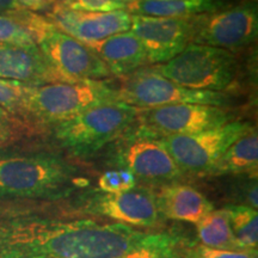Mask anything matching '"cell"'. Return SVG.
Returning a JSON list of instances; mask_svg holds the SVG:
<instances>
[{
  "mask_svg": "<svg viewBox=\"0 0 258 258\" xmlns=\"http://www.w3.org/2000/svg\"><path fill=\"white\" fill-rule=\"evenodd\" d=\"M183 244L169 232L140 231L121 222L16 219L0 225V258H123Z\"/></svg>",
  "mask_w": 258,
  "mask_h": 258,
  "instance_id": "obj_1",
  "label": "cell"
},
{
  "mask_svg": "<svg viewBox=\"0 0 258 258\" xmlns=\"http://www.w3.org/2000/svg\"><path fill=\"white\" fill-rule=\"evenodd\" d=\"M79 167L54 153H0V198L64 199L83 185Z\"/></svg>",
  "mask_w": 258,
  "mask_h": 258,
  "instance_id": "obj_2",
  "label": "cell"
},
{
  "mask_svg": "<svg viewBox=\"0 0 258 258\" xmlns=\"http://www.w3.org/2000/svg\"><path fill=\"white\" fill-rule=\"evenodd\" d=\"M138 112L123 102L108 103L54 124V137L72 156L90 158L127 133Z\"/></svg>",
  "mask_w": 258,
  "mask_h": 258,
  "instance_id": "obj_3",
  "label": "cell"
},
{
  "mask_svg": "<svg viewBox=\"0 0 258 258\" xmlns=\"http://www.w3.org/2000/svg\"><path fill=\"white\" fill-rule=\"evenodd\" d=\"M120 102L118 89L104 80H80L30 86L23 115L44 123H60L89 109Z\"/></svg>",
  "mask_w": 258,
  "mask_h": 258,
  "instance_id": "obj_4",
  "label": "cell"
},
{
  "mask_svg": "<svg viewBox=\"0 0 258 258\" xmlns=\"http://www.w3.org/2000/svg\"><path fill=\"white\" fill-rule=\"evenodd\" d=\"M30 31L44 59L63 83L104 80L111 74L91 48L59 30L47 17L32 12Z\"/></svg>",
  "mask_w": 258,
  "mask_h": 258,
  "instance_id": "obj_5",
  "label": "cell"
},
{
  "mask_svg": "<svg viewBox=\"0 0 258 258\" xmlns=\"http://www.w3.org/2000/svg\"><path fill=\"white\" fill-rule=\"evenodd\" d=\"M238 63L232 51L189 43L182 53L154 70L188 89L222 92L233 84Z\"/></svg>",
  "mask_w": 258,
  "mask_h": 258,
  "instance_id": "obj_6",
  "label": "cell"
},
{
  "mask_svg": "<svg viewBox=\"0 0 258 258\" xmlns=\"http://www.w3.org/2000/svg\"><path fill=\"white\" fill-rule=\"evenodd\" d=\"M120 102L137 109H151L172 104H202L224 106L228 96L224 92L188 89L171 82L154 67L138 70L127 76L118 89Z\"/></svg>",
  "mask_w": 258,
  "mask_h": 258,
  "instance_id": "obj_7",
  "label": "cell"
},
{
  "mask_svg": "<svg viewBox=\"0 0 258 258\" xmlns=\"http://www.w3.org/2000/svg\"><path fill=\"white\" fill-rule=\"evenodd\" d=\"M252 127L249 122L232 121L208 131L160 140L182 173L209 176L226 150Z\"/></svg>",
  "mask_w": 258,
  "mask_h": 258,
  "instance_id": "obj_8",
  "label": "cell"
},
{
  "mask_svg": "<svg viewBox=\"0 0 258 258\" xmlns=\"http://www.w3.org/2000/svg\"><path fill=\"white\" fill-rule=\"evenodd\" d=\"M231 115L221 106L172 104L139 109L135 134L163 139L171 135L194 134L231 122Z\"/></svg>",
  "mask_w": 258,
  "mask_h": 258,
  "instance_id": "obj_9",
  "label": "cell"
},
{
  "mask_svg": "<svg viewBox=\"0 0 258 258\" xmlns=\"http://www.w3.org/2000/svg\"><path fill=\"white\" fill-rule=\"evenodd\" d=\"M190 43L233 51L249 46L258 35V10L254 2L219 12L194 16Z\"/></svg>",
  "mask_w": 258,
  "mask_h": 258,
  "instance_id": "obj_10",
  "label": "cell"
},
{
  "mask_svg": "<svg viewBox=\"0 0 258 258\" xmlns=\"http://www.w3.org/2000/svg\"><path fill=\"white\" fill-rule=\"evenodd\" d=\"M112 164L131 171L135 178L154 183H175L182 171L160 139L125 133L112 156Z\"/></svg>",
  "mask_w": 258,
  "mask_h": 258,
  "instance_id": "obj_11",
  "label": "cell"
},
{
  "mask_svg": "<svg viewBox=\"0 0 258 258\" xmlns=\"http://www.w3.org/2000/svg\"><path fill=\"white\" fill-rule=\"evenodd\" d=\"M79 207L84 213L112 219L131 227H156L161 218L156 195L144 188L114 194L88 192L80 199Z\"/></svg>",
  "mask_w": 258,
  "mask_h": 258,
  "instance_id": "obj_12",
  "label": "cell"
},
{
  "mask_svg": "<svg viewBox=\"0 0 258 258\" xmlns=\"http://www.w3.org/2000/svg\"><path fill=\"white\" fill-rule=\"evenodd\" d=\"M194 17L165 18L132 15L131 31L140 40L150 63H165L191 42Z\"/></svg>",
  "mask_w": 258,
  "mask_h": 258,
  "instance_id": "obj_13",
  "label": "cell"
},
{
  "mask_svg": "<svg viewBox=\"0 0 258 258\" xmlns=\"http://www.w3.org/2000/svg\"><path fill=\"white\" fill-rule=\"evenodd\" d=\"M47 18L55 27L84 44H91L112 35L131 30L132 15L125 10L111 12L74 11L55 3Z\"/></svg>",
  "mask_w": 258,
  "mask_h": 258,
  "instance_id": "obj_14",
  "label": "cell"
},
{
  "mask_svg": "<svg viewBox=\"0 0 258 258\" xmlns=\"http://www.w3.org/2000/svg\"><path fill=\"white\" fill-rule=\"evenodd\" d=\"M0 78L31 86L63 83L37 46L16 43H0Z\"/></svg>",
  "mask_w": 258,
  "mask_h": 258,
  "instance_id": "obj_15",
  "label": "cell"
},
{
  "mask_svg": "<svg viewBox=\"0 0 258 258\" xmlns=\"http://www.w3.org/2000/svg\"><path fill=\"white\" fill-rule=\"evenodd\" d=\"M156 195L160 217L198 224L214 209L213 203L198 189L180 183L163 185Z\"/></svg>",
  "mask_w": 258,
  "mask_h": 258,
  "instance_id": "obj_16",
  "label": "cell"
},
{
  "mask_svg": "<svg viewBox=\"0 0 258 258\" xmlns=\"http://www.w3.org/2000/svg\"><path fill=\"white\" fill-rule=\"evenodd\" d=\"M86 46L101 57L111 76L127 77L148 63L144 46L131 30Z\"/></svg>",
  "mask_w": 258,
  "mask_h": 258,
  "instance_id": "obj_17",
  "label": "cell"
},
{
  "mask_svg": "<svg viewBox=\"0 0 258 258\" xmlns=\"http://www.w3.org/2000/svg\"><path fill=\"white\" fill-rule=\"evenodd\" d=\"M257 167L258 134L252 127L226 150L209 176L249 173L253 177L257 176Z\"/></svg>",
  "mask_w": 258,
  "mask_h": 258,
  "instance_id": "obj_18",
  "label": "cell"
},
{
  "mask_svg": "<svg viewBox=\"0 0 258 258\" xmlns=\"http://www.w3.org/2000/svg\"><path fill=\"white\" fill-rule=\"evenodd\" d=\"M214 0H129L125 11L134 16L186 18L213 12Z\"/></svg>",
  "mask_w": 258,
  "mask_h": 258,
  "instance_id": "obj_19",
  "label": "cell"
},
{
  "mask_svg": "<svg viewBox=\"0 0 258 258\" xmlns=\"http://www.w3.org/2000/svg\"><path fill=\"white\" fill-rule=\"evenodd\" d=\"M201 245L219 250L243 251L232 232L230 218L225 208L213 209L196 224Z\"/></svg>",
  "mask_w": 258,
  "mask_h": 258,
  "instance_id": "obj_20",
  "label": "cell"
},
{
  "mask_svg": "<svg viewBox=\"0 0 258 258\" xmlns=\"http://www.w3.org/2000/svg\"><path fill=\"white\" fill-rule=\"evenodd\" d=\"M228 213L232 232L243 251H257L258 213L244 205H230L225 207Z\"/></svg>",
  "mask_w": 258,
  "mask_h": 258,
  "instance_id": "obj_21",
  "label": "cell"
},
{
  "mask_svg": "<svg viewBox=\"0 0 258 258\" xmlns=\"http://www.w3.org/2000/svg\"><path fill=\"white\" fill-rule=\"evenodd\" d=\"M29 11L23 9L0 15V43L36 46L28 24Z\"/></svg>",
  "mask_w": 258,
  "mask_h": 258,
  "instance_id": "obj_22",
  "label": "cell"
},
{
  "mask_svg": "<svg viewBox=\"0 0 258 258\" xmlns=\"http://www.w3.org/2000/svg\"><path fill=\"white\" fill-rule=\"evenodd\" d=\"M30 86L0 78V108L16 116L23 114L25 97Z\"/></svg>",
  "mask_w": 258,
  "mask_h": 258,
  "instance_id": "obj_23",
  "label": "cell"
},
{
  "mask_svg": "<svg viewBox=\"0 0 258 258\" xmlns=\"http://www.w3.org/2000/svg\"><path fill=\"white\" fill-rule=\"evenodd\" d=\"M137 185V178L131 171L125 169L109 170L102 173L98 178V191L114 194L127 191L135 188Z\"/></svg>",
  "mask_w": 258,
  "mask_h": 258,
  "instance_id": "obj_24",
  "label": "cell"
},
{
  "mask_svg": "<svg viewBox=\"0 0 258 258\" xmlns=\"http://www.w3.org/2000/svg\"><path fill=\"white\" fill-rule=\"evenodd\" d=\"M129 0H56L57 4L74 11L111 12L125 10Z\"/></svg>",
  "mask_w": 258,
  "mask_h": 258,
  "instance_id": "obj_25",
  "label": "cell"
},
{
  "mask_svg": "<svg viewBox=\"0 0 258 258\" xmlns=\"http://www.w3.org/2000/svg\"><path fill=\"white\" fill-rule=\"evenodd\" d=\"M185 258H258L257 251H230L212 249L201 244H188L184 247Z\"/></svg>",
  "mask_w": 258,
  "mask_h": 258,
  "instance_id": "obj_26",
  "label": "cell"
},
{
  "mask_svg": "<svg viewBox=\"0 0 258 258\" xmlns=\"http://www.w3.org/2000/svg\"><path fill=\"white\" fill-rule=\"evenodd\" d=\"M24 124L17 116L0 108V146H4L23 134Z\"/></svg>",
  "mask_w": 258,
  "mask_h": 258,
  "instance_id": "obj_27",
  "label": "cell"
},
{
  "mask_svg": "<svg viewBox=\"0 0 258 258\" xmlns=\"http://www.w3.org/2000/svg\"><path fill=\"white\" fill-rule=\"evenodd\" d=\"M186 245L183 244L175 245V246H163L156 247V249H147L128 254V256L123 258H185L184 247Z\"/></svg>",
  "mask_w": 258,
  "mask_h": 258,
  "instance_id": "obj_28",
  "label": "cell"
},
{
  "mask_svg": "<svg viewBox=\"0 0 258 258\" xmlns=\"http://www.w3.org/2000/svg\"><path fill=\"white\" fill-rule=\"evenodd\" d=\"M55 3L56 0H17L19 8L31 12L49 10Z\"/></svg>",
  "mask_w": 258,
  "mask_h": 258,
  "instance_id": "obj_29",
  "label": "cell"
},
{
  "mask_svg": "<svg viewBox=\"0 0 258 258\" xmlns=\"http://www.w3.org/2000/svg\"><path fill=\"white\" fill-rule=\"evenodd\" d=\"M19 9L21 8L17 4V0H0V15Z\"/></svg>",
  "mask_w": 258,
  "mask_h": 258,
  "instance_id": "obj_30",
  "label": "cell"
}]
</instances>
